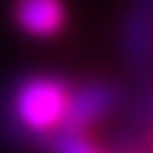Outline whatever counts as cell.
Returning <instances> with one entry per match:
<instances>
[{"label": "cell", "instance_id": "1", "mask_svg": "<svg viewBox=\"0 0 153 153\" xmlns=\"http://www.w3.org/2000/svg\"><path fill=\"white\" fill-rule=\"evenodd\" d=\"M75 78L61 71H24L4 92L0 102V129L17 143H48L55 129H61L65 105Z\"/></svg>", "mask_w": 153, "mask_h": 153}, {"label": "cell", "instance_id": "2", "mask_svg": "<svg viewBox=\"0 0 153 153\" xmlns=\"http://www.w3.org/2000/svg\"><path fill=\"white\" fill-rule=\"evenodd\" d=\"M123 105V88L109 78H82L71 82V95L65 105V129H95Z\"/></svg>", "mask_w": 153, "mask_h": 153}, {"label": "cell", "instance_id": "3", "mask_svg": "<svg viewBox=\"0 0 153 153\" xmlns=\"http://www.w3.org/2000/svg\"><path fill=\"white\" fill-rule=\"evenodd\" d=\"M68 0H7V24L31 41H51L68 27Z\"/></svg>", "mask_w": 153, "mask_h": 153}, {"label": "cell", "instance_id": "4", "mask_svg": "<svg viewBox=\"0 0 153 153\" xmlns=\"http://www.w3.org/2000/svg\"><path fill=\"white\" fill-rule=\"evenodd\" d=\"M119 55L133 71L153 65V0H126L119 17Z\"/></svg>", "mask_w": 153, "mask_h": 153}, {"label": "cell", "instance_id": "5", "mask_svg": "<svg viewBox=\"0 0 153 153\" xmlns=\"http://www.w3.org/2000/svg\"><path fill=\"white\" fill-rule=\"evenodd\" d=\"M48 153H116L112 143H102L95 129H55L48 136Z\"/></svg>", "mask_w": 153, "mask_h": 153}]
</instances>
